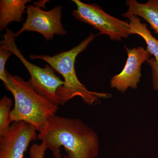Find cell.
<instances>
[{"mask_svg":"<svg viewBox=\"0 0 158 158\" xmlns=\"http://www.w3.org/2000/svg\"><path fill=\"white\" fill-rule=\"evenodd\" d=\"M77 6L73 15L78 20L88 24L107 35L112 40L120 41L131 35L129 23L110 15L97 4H86L80 0H73Z\"/></svg>","mask_w":158,"mask_h":158,"instance_id":"cell-5","label":"cell"},{"mask_svg":"<svg viewBox=\"0 0 158 158\" xmlns=\"http://www.w3.org/2000/svg\"><path fill=\"white\" fill-rule=\"evenodd\" d=\"M31 0H1L0 1V31L7 28L13 22L20 23L27 11L26 4Z\"/></svg>","mask_w":158,"mask_h":158,"instance_id":"cell-9","label":"cell"},{"mask_svg":"<svg viewBox=\"0 0 158 158\" xmlns=\"http://www.w3.org/2000/svg\"><path fill=\"white\" fill-rule=\"evenodd\" d=\"M37 140L46 144L55 158H62L60 148L66 153L63 158H95L99 151L96 132L77 118L55 115L37 135Z\"/></svg>","mask_w":158,"mask_h":158,"instance_id":"cell-1","label":"cell"},{"mask_svg":"<svg viewBox=\"0 0 158 158\" xmlns=\"http://www.w3.org/2000/svg\"><path fill=\"white\" fill-rule=\"evenodd\" d=\"M122 16L129 19V25L131 35L137 34L142 37L147 44L146 50L150 55L158 59V40L152 36L151 31L148 29L147 24L141 23V19L134 15L122 14Z\"/></svg>","mask_w":158,"mask_h":158,"instance_id":"cell-11","label":"cell"},{"mask_svg":"<svg viewBox=\"0 0 158 158\" xmlns=\"http://www.w3.org/2000/svg\"><path fill=\"white\" fill-rule=\"evenodd\" d=\"M147 62L151 68L153 88L158 91V59L149 58Z\"/></svg>","mask_w":158,"mask_h":158,"instance_id":"cell-15","label":"cell"},{"mask_svg":"<svg viewBox=\"0 0 158 158\" xmlns=\"http://www.w3.org/2000/svg\"><path fill=\"white\" fill-rule=\"evenodd\" d=\"M16 38L13 31L6 29L4 39L0 41L1 47L9 50L22 62L31 76L28 81L37 92L57 106L61 105L57 91L59 87L64 85V81L55 73L49 65L41 68L29 62L18 48L15 43Z\"/></svg>","mask_w":158,"mask_h":158,"instance_id":"cell-4","label":"cell"},{"mask_svg":"<svg viewBox=\"0 0 158 158\" xmlns=\"http://www.w3.org/2000/svg\"><path fill=\"white\" fill-rule=\"evenodd\" d=\"M127 54V59L121 73L112 77L110 86L121 93H124L128 88L137 89L141 76V65L147 62L150 54L142 47L129 49L124 46Z\"/></svg>","mask_w":158,"mask_h":158,"instance_id":"cell-8","label":"cell"},{"mask_svg":"<svg viewBox=\"0 0 158 158\" xmlns=\"http://www.w3.org/2000/svg\"><path fill=\"white\" fill-rule=\"evenodd\" d=\"M98 35L91 34L85 40L73 48L51 56L48 55H31L32 59H41L47 62L55 71L61 74L64 79V85L58 88L57 94L61 105H64L71 99L79 97L87 104H99L101 99L111 98L110 93H99L88 90L77 77L75 63L78 55L84 52L90 43Z\"/></svg>","mask_w":158,"mask_h":158,"instance_id":"cell-2","label":"cell"},{"mask_svg":"<svg viewBox=\"0 0 158 158\" xmlns=\"http://www.w3.org/2000/svg\"><path fill=\"white\" fill-rule=\"evenodd\" d=\"M48 148L44 142L41 144L34 143L31 145L29 151L30 158H44Z\"/></svg>","mask_w":158,"mask_h":158,"instance_id":"cell-14","label":"cell"},{"mask_svg":"<svg viewBox=\"0 0 158 158\" xmlns=\"http://www.w3.org/2000/svg\"><path fill=\"white\" fill-rule=\"evenodd\" d=\"M126 4L128 9L123 14L134 15L142 18L158 35V0H149L144 4L139 3L136 0H128Z\"/></svg>","mask_w":158,"mask_h":158,"instance_id":"cell-10","label":"cell"},{"mask_svg":"<svg viewBox=\"0 0 158 158\" xmlns=\"http://www.w3.org/2000/svg\"><path fill=\"white\" fill-rule=\"evenodd\" d=\"M5 87L14 96L15 105L10 114L11 123L24 121L39 132L49 119L56 115L59 106L39 94L31 83L6 72Z\"/></svg>","mask_w":158,"mask_h":158,"instance_id":"cell-3","label":"cell"},{"mask_svg":"<svg viewBox=\"0 0 158 158\" xmlns=\"http://www.w3.org/2000/svg\"><path fill=\"white\" fill-rule=\"evenodd\" d=\"M11 99L6 96H3L0 100V135L6 132L11 126Z\"/></svg>","mask_w":158,"mask_h":158,"instance_id":"cell-12","label":"cell"},{"mask_svg":"<svg viewBox=\"0 0 158 158\" xmlns=\"http://www.w3.org/2000/svg\"><path fill=\"white\" fill-rule=\"evenodd\" d=\"M12 54L10 51L5 48L0 47V79L5 85L8 84L6 65L7 60Z\"/></svg>","mask_w":158,"mask_h":158,"instance_id":"cell-13","label":"cell"},{"mask_svg":"<svg viewBox=\"0 0 158 158\" xmlns=\"http://www.w3.org/2000/svg\"><path fill=\"white\" fill-rule=\"evenodd\" d=\"M62 6L59 5L49 11L42 10L33 5L27 6V18L19 31L15 33L18 37L25 31H34L42 34L46 40H52L55 35L63 36L67 34L63 27L61 18Z\"/></svg>","mask_w":158,"mask_h":158,"instance_id":"cell-6","label":"cell"},{"mask_svg":"<svg viewBox=\"0 0 158 158\" xmlns=\"http://www.w3.org/2000/svg\"><path fill=\"white\" fill-rule=\"evenodd\" d=\"M37 131L25 122H13L0 135V158H24L30 143L37 139Z\"/></svg>","mask_w":158,"mask_h":158,"instance_id":"cell-7","label":"cell"}]
</instances>
